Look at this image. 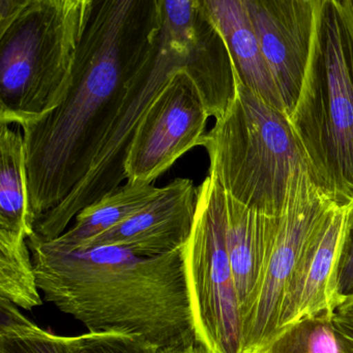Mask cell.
<instances>
[{
    "label": "cell",
    "mask_w": 353,
    "mask_h": 353,
    "mask_svg": "<svg viewBox=\"0 0 353 353\" xmlns=\"http://www.w3.org/2000/svg\"><path fill=\"white\" fill-rule=\"evenodd\" d=\"M44 299L90 333L136 336L159 348L195 345L184 248L140 256L120 246L64 251L27 239Z\"/></svg>",
    "instance_id": "1"
},
{
    "label": "cell",
    "mask_w": 353,
    "mask_h": 353,
    "mask_svg": "<svg viewBox=\"0 0 353 353\" xmlns=\"http://www.w3.org/2000/svg\"><path fill=\"white\" fill-rule=\"evenodd\" d=\"M315 182L353 203V18L341 0H317L310 56L288 115Z\"/></svg>",
    "instance_id": "2"
},
{
    "label": "cell",
    "mask_w": 353,
    "mask_h": 353,
    "mask_svg": "<svg viewBox=\"0 0 353 353\" xmlns=\"http://www.w3.org/2000/svg\"><path fill=\"white\" fill-rule=\"evenodd\" d=\"M201 146L209 174L226 193L269 215L280 216L292 172L307 165L288 115L265 103L236 74V94Z\"/></svg>",
    "instance_id": "3"
},
{
    "label": "cell",
    "mask_w": 353,
    "mask_h": 353,
    "mask_svg": "<svg viewBox=\"0 0 353 353\" xmlns=\"http://www.w3.org/2000/svg\"><path fill=\"white\" fill-rule=\"evenodd\" d=\"M86 8L80 0H35L0 30V124L22 128L61 103Z\"/></svg>",
    "instance_id": "4"
},
{
    "label": "cell",
    "mask_w": 353,
    "mask_h": 353,
    "mask_svg": "<svg viewBox=\"0 0 353 353\" xmlns=\"http://www.w3.org/2000/svg\"><path fill=\"white\" fill-rule=\"evenodd\" d=\"M225 217V190L209 175L198 186L194 225L184 250L196 343L205 353H245Z\"/></svg>",
    "instance_id": "5"
},
{
    "label": "cell",
    "mask_w": 353,
    "mask_h": 353,
    "mask_svg": "<svg viewBox=\"0 0 353 353\" xmlns=\"http://www.w3.org/2000/svg\"><path fill=\"white\" fill-rule=\"evenodd\" d=\"M312 178L307 165L288 181L277 239L252 308L244 319L245 353H257L279 333L280 311L305 243L335 203Z\"/></svg>",
    "instance_id": "6"
},
{
    "label": "cell",
    "mask_w": 353,
    "mask_h": 353,
    "mask_svg": "<svg viewBox=\"0 0 353 353\" xmlns=\"http://www.w3.org/2000/svg\"><path fill=\"white\" fill-rule=\"evenodd\" d=\"M211 117L187 70L175 72L141 119L126 161V180L153 183L202 145Z\"/></svg>",
    "instance_id": "7"
},
{
    "label": "cell",
    "mask_w": 353,
    "mask_h": 353,
    "mask_svg": "<svg viewBox=\"0 0 353 353\" xmlns=\"http://www.w3.org/2000/svg\"><path fill=\"white\" fill-rule=\"evenodd\" d=\"M352 232L353 203L335 201L305 243L284 294L280 331L307 319L336 314L345 301L340 294L339 274Z\"/></svg>",
    "instance_id": "8"
},
{
    "label": "cell",
    "mask_w": 353,
    "mask_h": 353,
    "mask_svg": "<svg viewBox=\"0 0 353 353\" xmlns=\"http://www.w3.org/2000/svg\"><path fill=\"white\" fill-rule=\"evenodd\" d=\"M255 32L289 115L310 56L317 0H247Z\"/></svg>",
    "instance_id": "9"
},
{
    "label": "cell",
    "mask_w": 353,
    "mask_h": 353,
    "mask_svg": "<svg viewBox=\"0 0 353 353\" xmlns=\"http://www.w3.org/2000/svg\"><path fill=\"white\" fill-rule=\"evenodd\" d=\"M197 199L198 187L191 179H175L161 187L140 211L89 241L82 249L120 246L140 256L184 249L192 234Z\"/></svg>",
    "instance_id": "10"
},
{
    "label": "cell",
    "mask_w": 353,
    "mask_h": 353,
    "mask_svg": "<svg viewBox=\"0 0 353 353\" xmlns=\"http://www.w3.org/2000/svg\"><path fill=\"white\" fill-rule=\"evenodd\" d=\"M279 226L280 216L263 213L226 193V247L242 325L256 299Z\"/></svg>",
    "instance_id": "11"
},
{
    "label": "cell",
    "mask_w": 353,
    "mask_h": 353,
    "mask_svg": "<svg viewBox=\"0 0 353 353\" xmlns=\"http://www.w3.org/2000/svg\"><path fill=\"white\" fill-rule=\"evenodd\" d=\"M223 37L240 82L271 107L286 113L275 79L265 62L247 0H199Z\"/></svg>",
    "instance_id": "12"
},
{
    "label": "cell",
    "mask_w": 353,
    "mask_h": 353,
    "mask_svg": "<svg viewBox=\"0 0 353 353\" xmlns=\"http://www.w3.org/2000/svg\"><path fill=\"white\" fill-rule=\"evenodd\" d=\"M160 189L153 183L126 180V184L113 192L81 210L72 228L57 238L46 241L60 250H80L89 241L140 211L160 192Z\"/></svg>",
    "instance_id": "13"
},
{
    "label": "cell",
    "mask_w": 353,
    "mask_h": 353,
    "mask_svg": "<svg viewBox=\"0 0 353 353\" xmlns=\"http://www.w3.org/2000/svg\"><path fill=\"white\" fill-rule=\"evenodd\" d=\"M0 230L35 234L29 199L24 137L0 124Z\"/></svg>",
    "instance_id": "14"
},
{
    "label": "cell",
    "mask_w": 353,
    "mask_h": 353,
    "mask_svg": "<svg viewBox=\"0 0 353 353\" xmlns=\"http://www.w3.org/2000/svg\"><path fill=\"white\" fill-rule=\"evenodd\" d=\"M39 292L27 236L0 230V298L30 311L43 305Z\"/></svg>",
    "instance_id": "15"
},
{
    "label": "cell",
    "mask_w": 353,
    "mask_h": 353,
    "mask_svg": "<svg viewBox=\"0 0 353 353\" xmlns=\"http://www.w3.org/2000/svg\"><path fill=\"white\" fill-rule=\"evenodd\" d=\"M0 353H75L74 337L45 331L0 298Z\"/></svg>",
    "instance_id": "16"
},
{
    "label": "cell",
    "mask_w": 353,
    "mask_h": 353,
    "mask_svg": "<svg viewBox=\"0 0 353 353\" xmlns=\"http://www.w3.org/2000/svg\"><path fill=\"white\" fill-rule=\"evenodd\" d=\"M334 316L323 315L284 327L257 353H343Z\"/></svg>",
    "instance_id": "17"
},
{
    "label": "cell",
    "mask_w": 353,
    "mask_h": 353,
    "mask_svg": "<svg viewBox=\"0 0 353 353\" xmlns=\"http://www.w3.org/2000/svg\"><path fill=\"white\" fill-rule=\"evenodd\" d=\"M159 347L120 333H90L74 337L75 353H157Z\"/></svg>",
    "instance_id": "18"
},
{
    "label": "cell",
    "mask_w": 353,
    "mask_h": 353,
    "mask_svg": "<svg viewBox=\"0 0 353 353\" xmlns=\"http://www.w3.org/2000/svg\"><path fill=\"white\" fill-rule=\"evenodd\" d=\"M334 325L343 353H353V315L336 313Z\"/></svg>",
    "instance_id": "19"
},
{
    "label": "cell",
    "mask_w": 353,
    "mask_h": 353,
    "mask_svg": "<svg viewBox=\"0 0 353 353\" xmlns=\"http://www.w3.org/2000/svg\"><path fill=\"white\" fill-rule=\"evenodd\" d=\"M339 290L345 300L353 294V232L340 269Z\"/></svg>",
    "instance_id": "20"
},
{
    "label": "cell",
    "mask_w": 353,
    "mask_h": 353,
    "mask_svg": "<svg viewBox=\"0 0 353 353\" xmlns=\"http://www.w3.org/2000/svg\"><path fill=\"white\" fill-rule=\"evenodd\" d=\"M33 1L35 0H0V30L8 26Z\"/></svg>",
    "instance_id": "21"
},
{
    "label": "cell",
    "mask_w": 353,
    "mask_h": 353,
    "mask_svg": "<svg viewBox=\"0 0 353 353\" xmlns=\"http://www.w3.org/2000/svg\"><path fill=\"white\" fill-rule=\"evenodd\" d=\"M157 353H205L197 344L180 347L159 348Z\"/></svg>",
    "instance_id": "22"
},
{
    "label": "cell",
    "mask_w": 353,
    "mask_h": 353,
    "mask_svg": "<svg viewBox=\"0 0 353 353\" xmlns=\"http://www.w3.org/2000/svg\"><path fill=\"white\" fill-rule=\"evenodd\" d=\"M336 313H343V314L353 315V294L352 296L346 298L343 304L339 307V309H338L337 312Z\"/></svg>",
    "instance_id": "23"
},
{
    "label": "cell",
    "mask_w": 353,
    "mask_h": 353,
    "mask_svg": "<svg viewBox=\"0 0 353 353\" xmlns=\"http://www.w3.org/2000/svg\"><path fill=\"white\" fill-rule=\"evenodd\" d=\"M342 3L344 4L348 12H350L353 18V0H341Z\"/></svg>",
    "instance_id": "24"
},
{
    "label": "cell",
    "mask_w": 353,
    "mask_h": 353,
    "mask_svg": "<svg viewBox=\"0 0 353 353\" xmlns=\"http://www.w3.org/2000/svg\"><path fill=\"white\" fill-rule=\"evenodd\" d=\"M80 1L84 2V3H88V0H80Z\"/></svg>",
    "instance_id": "25"
}]
</instances>
